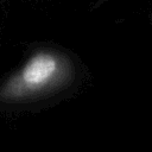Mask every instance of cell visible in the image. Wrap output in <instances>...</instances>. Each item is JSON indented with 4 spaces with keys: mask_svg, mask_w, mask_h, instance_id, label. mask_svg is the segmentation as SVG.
Returning a JSON list of instances; mask_svg holds the SVG:
<instances>
[{
    "mask_svg": "<svg viewBox=\"0 0 152 152\" xmlns=\"http://www.w3.org/2000/svg\"><path fill=\"white\" fill-rule=\"evenodd\" d=\"M68 71L69 64L64 56L50 50L38 51L5 83L0 96L6 101L33 97L63 81Z\"/></svg>",
    "mask_w": 152,
    "mask_h": 152,
    "instance_id": "obj_1",
    "label": "cell"
}]
</instances>
